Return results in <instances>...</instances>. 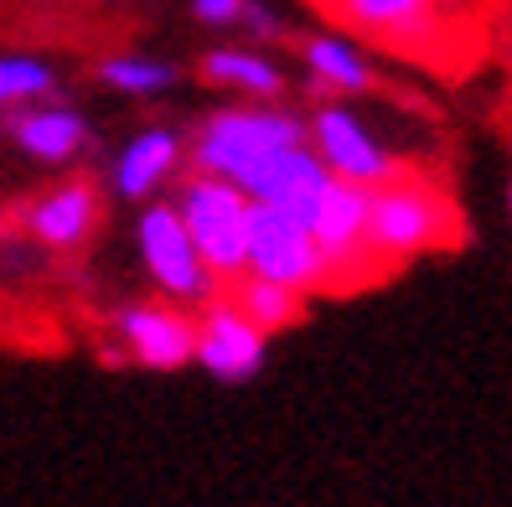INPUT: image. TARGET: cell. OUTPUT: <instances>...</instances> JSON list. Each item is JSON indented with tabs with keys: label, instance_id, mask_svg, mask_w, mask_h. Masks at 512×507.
Instances as JSON below:
<instances>
[{
	"label": "cell",
	"instance_id": "16",
	"mask_svg": "<svg viewBox=\"0 0 512 507\" xmlns=\"http://www.w3.org/2000/svg\"><path fill=\"white\" fill-rule=\"evenodd\" d=\"M228 301L249 316V326H259L264 337H275V332H290V326L306 316V295H295L285 285H269L259 275H238L228 285Z\"/></svg>",
	"mask_w": 512,
	"mask_h": 507
},
{
	"label": "cell",
	"instance_id": "20",
	"mask_svg": "<svg viewBox=\"0 0 512 507\" xmlns=\"http://www.w3.org/2000/svg\"><path fill=\"white\" fill-rule=\"evenodd\" d=\"M238 26H249V32H254L259 42H280V37H285V26H280L275 16H269V11L259 6V0H249V11H244V21H238Z\"/></svg>",
	"mask_w": 512,
	"mask_h": 507
},
{
	"label": "cell",
	"instance_id": "19",
	"mask_svg": "<svg viewBox=\"0 0 512 507\" xmlns=\"http://www.w3.org/2000/svg\"><path fill=\"white\" fill-rule=\"evenodd\" d=\"M192 11L207 26H238V21H244V11H249V0H192Z\"/></svg>",
	"mask_w": 512,
	"mask_h": 507
},
{
	"label": "cell",
	"instance_id": "10",
	"mask_svg": "<svg viewBox=\"0 0 512 507\" xmlns=\"http://www.w3.org/2000/svg\"><path fill=\"white\" fill-rule=\"evenodd\" d=\"M182 166H187V140L171 125H145L140 135H130L119 145V156L109 161V187H114V197L145 207L166 187L182 182Z\"/></svg>",
	"mask_w": 512,
	"mask_h": 507
},
{
	"label": "cell",
	"instance_id": "7",
	"mask_svg": "<svg viewBox=\"0 0 512 507\" xmlns=\"http://www.w3.org/2000/svg\"><path fill=\"white\" fill-rule=\"evenodd\" d=\"M109 332H114V347L125 352L135 368H150V373H182V368H192L197 321L182 306H166V301L119 306Z\"/></svg>",
	"mask_w": 512,
	"mask_h": 507
},
{
	"label": "cell",
	"instance_id": "11",
	"mask_svg": "<svg viewBox=\"0 0 512 507\" xmlns=\"http://www.w3.org/2000/svg\"><path fill=\"white\" fill-rule=\"evenodd\" d=\"M0 130H6V140L26 161H37L47 171H68L88 151V119L78 109H68V104H57V99L0 114Z\"/></svg>",
	"mask_w": 512,
	"mask_h": 507
},
{
	"label": "cell",
	"instance_id": "22",
	"mask_svg": "<svg viewBox=\"0 0 512 507\" xmlns=\"http://www.w3.org/2000/svg\"><path fill=\"white\" fill-rule=\"evenodd\" d=\"M26 6H47V0H26Z\"/></svg>",
	"mask_w": 512,
	"mask_h": 507
},
{
	"label": "cell",
	"instance_id": "15",
	"mask_svg": "<svg viewBox=\"0 0 512 507\" xmlns=\"http://www.w3.org/2000/svg\"><path fill=\"white\" fill-rule=\"evenodd\" d=\"M202 83L228 88V94H244V104H275L285 94V68L259 47H213L197 63Z\"/></svg>",
	"mask_w": 512,
	"mask_h": 507
},
{
	"label": "cell",
	"instance_id": "13",
	"mask_svg": "<svg viewBox=\"0 0 512 507\" xmlns=\"http://www.w3.org/2000/svg\"><path fill=\"white\" fill-rule=\"evenodd\" d=\"M331 182H337V176L311 156V145H295V151L275 156L254 176L244 197L259 202V207H275V213H285V218L311 228L316 213H321V202H326V192H331Z\"/></svg>",
	"mask_w": 512,
	"mask_h": 507
},
{
	"label": "cell",
	"instance_id": "9",
	"mask_svg": "<svg viewBox=\"0 0 512 507\" xmlns=\"http://www.w3.org/2000/svg\"><path fill=\"white\" fill-rule=\"evenodd\" d=\"M99 218H104L99 187L88 182V176H63L57 187H47L42 197L26 202L21 228L32 233L42 249H52V254H78L88 238H94Z\"/></svg>",
	"mask_w": 512,
	"mask_h": 507
},
{
	"label": "cell",
	"instance_id": "5",
	"mask_svg": "<svg viewBox=\"0 0 512 507\" xmlns=\"http://www.w3.org/2000/svg\"><path fill=\"white\" fill-rule=\"evenodd\" d=\"M306 145H311V156L337 176V182H347V187L373 192L383 182H394V176H404V161L388 151L383 135L352 104H342V99L321 104L306 119Z\"/></svg>",
	"mask_w": 512,
	"mask_h": 507
},
{
	"label": "cell",
	"instance_id": "21",
	"mask_svg": "<svg viewBox=\"0 0 512 507\" xmlns=\"http://www.w3.org/2000/svg\"><path fill=\"white\" fill-rule=\"evenodd\" d=\"M507 213H512V182H507Z\"/></svg>",
	"mask_w": 512,
	"mask_h": 507
},
{
	"label": "cell",
	"instance_id": "2",
	"mask_svg": "<svg viewBox=\"0 0 512 507\" xmlns=\"http://www.w3.org/2000/svg\"><path fill=\"white\" fill-rule=\"evenodd\" d=\"M461 233V213L425 176H394L368 192V254L378 270L409 264L430 249H445Z\"/></svg>",
	"mask_w": 512,
	"mask_h": 507
},
{
	"label": "cell",
	"instance_id": "4",
	"mask_svg": "<svg viewBox=\"0 0 512 507\" xmlns=\"http://www.w3.org/2000/svg\"><path fill=\"white\" fill-rule=\"evenodd\" d=\"M135 249H140V270L150 280V290L161 295L166 306L182 311H202L207 301H218L223 285L218 275L202 264L192 233L182 228L171 202H145L135 218Z\"/></svg>",
	"mask_w": 512,
	"mask_h": 507
},
{
	"label": "cell",
	"instance_id": "12",
	"mask_svg": "<svg viewBox=\"0 0 512 507\" xmlns=\"http://www.w3.org/2000/svg\"><path fill=\"white\" fill-rule=\"evenodd\" d=\"M326 11L347 21L357 37L388 42L399 52H425L430 42H440L445 0H326Z\"/></svg>",
	"mask_w": 512,
	"mask_h": 507
},
{
	"label": "cell",
	"instance_id": "3",
	"mask_svg": "<svg viewBox=\"0 0 512 507\" xmlns=\"http://www.w3.org/2000/svg\"><path fill=\"white\" fill-rule=\"evenodd\" d=\"M176 218L192 233V244L202 254V264L218 275V285H233L249 270V197L238 192L223 176H202V171H182L176 182Z\"/></svg>",
	"mask_w": 512,
	"mask_h": 507
},
{
	"label": "cell",
	"instance_id": "6",
	"mask_svg": "<svg viewBox=\"0 0 512 507\" xmlns=\"http://www.w3.org/2000/svg\"><path fill=\"white\" fill-rule=\"evenodd\" d=\"M244 275L285 285L295 295H306V301L331 290V264L311 238V228L275 213V207H259V202L249 207V270Z\"/></svg>",
	"mask_w": 512,
	"mask_h": 507
},
{
	"label": "cell",
	"instance_id": "17",
	"mask_svg": "<svg viewBox=\"0 0 512 507\" xmlns=\"http://www.w3.org/2000/svg\"><path fill=\"white\" fill-rule=\"evenodd\" d=\"M94 78L109 88V94H125V99H156L176 88V68L161 63V57H145V52H109L99 57Z\"/></svg>",
	"mask_w": 512,
	"mask_h": 507
},
{
	"label": "cell",
	"instance_id": "1",
	"mask_svg": "<svg viewBox=\"0 0 512 507\" xmlns=\"http://www.w3.org/2000/svg\"><path fill=\"white\" fill-rule=\"evenodd\" d=\"M295 145H306V119L295 109H285V104H228V109H213L192 130L187 161H192V171L223 176L238 192H249L254 176L275 156L295 151Z\"/></svg>",
	"mask_w": 512,
	"mask_h": 507
},
{
	"label": "cell",
	"instance_id": "18",
	"mask_svg": "<svg viewBox=\"0 0 512 507\" xmlns=\"http://www.w3.org/2000/svg\"><path fill=\"white\" fill-rule=\"evenodd\" d=\"M57 99V68L47 57H26V52H0V114L26 109Z\"/></svg>",
	"mask_w": 512,
	"mask_h": 507
},
{
	"label": "cell",
	"instance_id": "8",
	"mask_svg": "<svg viewBox=\"0 0 512 507\" xmlns=\"http://www.w3.org/2000/svg\"><path fill=\"white\" fill-rule=\"evenodd\" d=\"M197 321V347H192V363L202 373H213L218 383H244L264 368L269 357V337L259 326H249V316L238 311L228 295L207 301L202 311H192Z\"/></svg>",
	"mask_w": 512,
	"mask_h": 507
},
{
	"label": "cell",
	"instance_id": "14",
	"mask_svg": "<svg viewBox=\"0 0 512 507\" xmlns=\"http://www.w3.org/2000/svg\"><path fill=\"white\" fill-rule=\"evenodd\" d=\"M300 68H306V83L316 94H331V99L368 94L378 83L368 52L357 47V37H342V32H311L300 42Z\"/></svg>",
	"mask_w": 512,
	"mask_h": 507
}]
</instances>
